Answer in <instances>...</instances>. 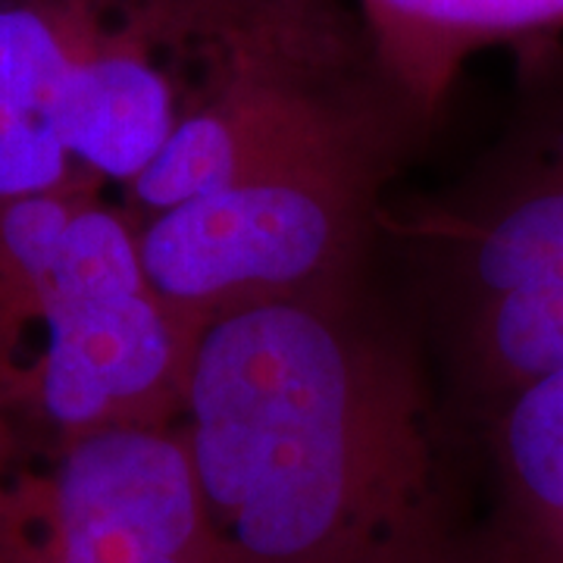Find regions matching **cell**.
I'll list each match as a JSON object with an SVG mask.
<instances>
[{
	"instance_id": "ba28073f",
	"label": "cell",
	"mask_w": 563,
	"mask_h": 563,
	"mask_svg": "<svg viewBox=\"0 0 563 563\" xmlns=\"http://www.w3.org/2000/svg\"><path fill=\"white\" fill-rule=\"evenodd\" d=\"M354 10L388 79L429 125L476 54L563 35V0H354Z\"/></svg>"
},
{
	"instance_id": "6da1fadb",
	"label": "cell",
	"mask_w": 563,
	"mask_h": 563,
	"mask_svg": "<svg viewBox=\"0 0 563 563\" xmlns=\"http://www.w3.org/2000/svg\"><path fill=\"white\" fill-rule=\"evenodd\" d=\"M176 426L213 563H479L444 498L466 439L369 279L203 322Z\"/></svg>"
},
{
	"instance_id": "5b68a950",
	"label": "cell",
	"mask_w": 563,
	"mask_h": 563,
	"mask_svg": "<svg viewBox=\"0 0 563 563\" xmlns=\"http://www.w3.org/2000/svg\"><path fill=\"white\" fill-rule=\"evenodd\" d=\"M383 181L269 179L135 222L144 273L185 325L369 279L388 207Z\"/></svg>"
},
{
	"instance_id": "52a82bcc",
	"label": "cell",
	"mask_w": 563,
	"mask_h": 563,
	"mask_svg": "<svg viewBox=\"0 0 563 563\" xmlns=\"http://www.w3.org/2000/svg\"><path fill=\"white\" fill-rule=\"evenodd\" d=\"M470 442L492 483L479 563H563V363L492 407Z\"/></svg>"
},
{
	"instance_id": "3957f363",
	"label": "cell",
	"mask_w": 563,
	"mask_h": 563,
	"mask_svg": "<svg viewBox=\"0 0 563 563\" xmlns=\"http://www.w3.org/2000/svg\"><path fill=\"white\" fill-rule=\"evenodd\" d=\"M195 329L166 307L117 195L0 201V429L176 426Z\"/></svg>"
},
{
	"instance_id": "7a4b0ae2",
	"label": "cell",
	"mask_w": 563,
	"mask_h": 563,
	"mask_svg": "<svg viewBox=\"0 0 563 563\" xmlns=\"http://www.w3.org/2000/svg\"><path fill=\"white\" fill-rule=\"evenodd\" d=\"M448 413L473 429L563 363V44L517 47L498 135L426 201L383 213Z\"/></svg>"
},
{
	"instance_id": "8992f818",
	"label": "cell",
	"mask_w": 563,
	"mask_h": 563,
	"mask_svg": "<svg viewBox=\"0 0 563 563\" xmlns=\"http://www.w3.org/2000/svg\"><path fill=\"white\" fill-rule=\"evenodd\" d=\"M0 563H213L179 426L0 429Z\"/></svg>"
},
{
	"instance_id": "277c9868",
	"label": "cell",
	"mask_w": 563,
	"mask_h": 563,
	"mask_svg": "<svg viewBox=\"0 0 563 563\" xmlns=\"http://www.w3.org/2000/svg\"><path fill=\"white\" fill-rule=\"evenodd\" d=\"M242 0H0V201L120 198L217 81Z\"/></svg>"
}]
</instances>
